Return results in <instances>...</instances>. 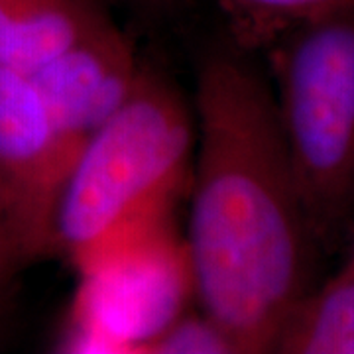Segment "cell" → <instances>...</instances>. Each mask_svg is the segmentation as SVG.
<instances>
[{
  "mask_svg": "<svg viewBox=\"0 0 354 354\" xmlns=\"http://www.w3.org/2000/svg\"><path fill=\"white\" fill-rule=\"evenodd\" d=\"M346 258H344V262H342L341 270L339 272H344V274H354V234H353V241L348 244V250H346Z\"/></svg>",
  "mask_w": 354,
  "mask_h": 354,
  "instance_id": "13",
  "label": "cell"
},
{
  "mask_svg": "<svg viewBox=\"0 0 354 354\" xmlns=\"http://www.w3.org/2000/svg\"><path fill=\"white\" fill-rule=\"evenodd\" d=\"M69 165L30 75L0 64V197L26 264L51 254V223Z\"/></svg>",
  "mask_w": 354,
  "mask_h": 354,
  "instance_id": "5",
  "label": "cell"
},
{
  "mask_svg": "<svg viewBox=\"0 0 354 354\" xmlns=\"http://www.w3.org/2000/svg\"><path fill=\"white\" fill-rule=\"evenodd\" d=\"M348 0H223L244 44L268 46L291 26Z\"/></svg>",
  "mask_w": 354,
  "mask_h": 354,
  "instance_id": "9",
  "label": "cell"
},
{
  "mask_svg": "<svg viewBox=\"0 0 354 354\" xmlns=\"http://www.w3.org/2000/svg\"><path fill=\"white\" fill-rule=\"evenodd\" d=\"M144 2H150L152 4V2H164V0H144Z\"/></svg>",
  "mask_w": 354,
  "mask_h": 354,
  "instance_id": "14",
  "label": "cell"
},
{
  "mask_svg": "<svg viewBox=\"0 0 354 354\" xmlns=\"http://www.w3.org/2000/svg\"><path fill=\"white\" fill-rule=\"evenodd\" d=\"M185 236L193 291L242 354L274 353L309 291L317 242L305 216L274 91L244 57H203Z\"/></svg>",
  "mask_w": 354,
  "mask_h": 354,
  "instance_id": "1",
  "label": "cell"
},
{
  "mask_svg": "<svg viewBox=\"0 0 354 354\" xmlns=\"http://www.w3.org/2000/svg\"><path fill=\"white\" fill-rule=\"evenodd\" d=\"M24 254L20 250L8 211L0 197V274L12 276L18 268H24Z\"/></svg>",
  "mask_w": 354,
  "mask_h": 354,
  "instance_id": "11",
  "label": "cell"
},
{
  "mask_svg": "<svg viewBox=\"0 0 354 354\" xmlns=\"http://www.w3.org/2000/svg\"><path fill=\"white\" fill-rule=\"evenodd\" d=\"M266 48L305 216L317 244H330L354 209V0Z\"/></svg>",
  "mask_w": 354,
  "mask_h": 354,
  "instance_id": "3",
  "label": "cell"
},
{
  "mask_svg": "<svg viewBox=\"0 0 354 354\" xmlns=\"http://www.w3.org/2000/svg\"><path fill=\"white\" fill-rule=\"evenodd\" d=\"M12 276H4L0 274V329L6 317V304H8V283H10Z\"/></svg>",
  "mask_w": 354,
  "mask_h": 354,
  "instance_id": "12",
  "label": "cell"
},
{
  "mask_svg": "<svg viewBox=\"0 0 354 354\" xmlns=\"http://www.w3.org/2000/svg\"><path fill=\"white\" fill-rule=\"evenodd\" d=\"M195 122L164 77L138 85L69 165L51 223V254L75 270L132 230L169 216L189 171Z\"/></svg>",
  "mask_w": 354,
  "mask_h": 354,
  "instance_id": "2",
  "label": "cell"
},
{
  "mask_svg": "<svg viewBox=\"0 0 354 354\" xmlns=\"http://www.w3.org/2000/svg\"><path fill=\"white\" fill-rule=\"evenodd\" d=\"M77 272L81 286L59 341L65 353L142 354L195 297L187 246L169 216L113 242Z\"/></svg>",
  "mask_w": 354,
  "mask_h": 354,
  "instance_id": "4",
  "label": "cell"
},
{
  "mask_svg": "<svg viewBox=\"0 0 354 354\" xmlns=\"http://www.w3.org/2000/svg\"><path fill=\"white\" fill-rule=\"evenodd\" d=\"M142 354H242L221 323L205 311H183L142 346Z\"/></svg>",
  "mask_w": 354,
  "mask_h": 354,
  "instance_id": "10",
  "label": "cell"
},
{
  "mask_svg": "<svg viewBox=\"0 0 354 354\" xmlns=\"http://www.w3.org/2000/svg\"><path fill=\"white\" fill-rule=\"evenodd\" d=\"M132 39L111 18L32 73L71 162L128 101L142 75Z\"/></svg>",
  "mask_w": 354,
  "mask_h": 354,
  "instance_id": "6",
  "label": "cell"
},
{
  "mask_svg": "<svg viewBox=\"0 0 354 354\" xmlns=\"http://www.w3.org/2000/svg\"><path fill=\"white\" fill-rule=\"evenodd\" d=\"M106 18L99 0H0V64L32 73Z\"/></svg>",
  "mask_w": 354,
  "mask_h": 354,
  "instance_id": "7",
  "label": "cell"
},
{
  "mask_svg": "<svg viewBox=\"0 0 354 354\" xmlns=\"http://www.w3.org/2000/svg\"><path fill=\"white\" fill-rule=\"evenodd\" d=\"M274 353L354 354V274L309 290L279 330Z\"/></svg>",
  "mask_w": 354,
  "mask_h": 354,
  "instance_id": "8",
  "label": "cell"
}]
</instances>
